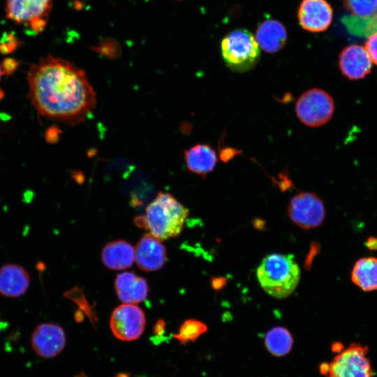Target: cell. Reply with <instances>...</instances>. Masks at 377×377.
I'll return each instance as SVG.
<instances>
[{"label":"cell","mask_w":377,"mask_h":377,"mask_svg":"<svg viewBox=\"0 0 377 377\" xmlns=\"http://www.w3.org/2000/svg\"><path fill=\"white\" fill-rule=\"evenodd\" d=\"M28 97L42 116L77 124L94 110L96 94L85 72L73 64L48 55L28 71Z\"/></svg>","instance_id":"1"},{"label":"cell","mask_w":377,"mask_h":377,"mask_svg":"<svg viewBox=\"0 0 377 377\" xmlns=\"http://www.w3.org/2000/svg\"><path fill=\"white\" fill-rule=\"evenodd\" d=\"M256 274L267 293L282 299L292 294L297 286L300 269L291 255L272 253L262 260Z\"/></svg>","instance_id":"2"},{"label":"cell","mask_w":377,"mask_h":377,"mask_svg":"<svg viewBox=\"0 0 377 377\" xmlns=\"http://www.w3.org/2000/svg\"><path fill=\"white\" fill-rule=\"evenodd\" d=\"M147 229L158 239L166 240L182 232L188 210L169 193L159 192L146 207Z\"/></svg>","instance_id":"3"},{"label":"cell","mask_w":377,"mask_h":377,"mask_svg":"<svg viewBox=\"0 0 377 377\" xmlns=\"http://www.w3.org/2000/svg\"><path fill=\"white\" fill-rule=\"evenodd\" d=\"M223 59L235 72H246L258 63L260 52L255 36L248 30L238 29L226 35L221 43Z\"/></svg>","instance_id":"4"},{"label":"cell","mask_w":377,"mask_h":377,"mask_svg":"<svg viewBox=\"0 0 377 377\" xmlns=\"http://www.w3.org/2000/svg\"><path fill=\"white\" fill-rule=\"evenodd\" d=\"M368 348L352 343L334 357L330 364L320 367L327 377H373V370L367 357Z\"/></svg>","instance_id":"5"},{"label":"cell","mask_w":377,"mask_h":377,"mask_svg":"<svg viewBox=\"0 0 377 377\" xmlns=\"http://www.w3.org/2000/svg\"><path fill=\"white\" fill-rule=\"evenodd\" d=\"M334 112V103L325 91L313 88L304 92L295 104V112L300 121L310 127L326 124Z\"/></svg>","instance_id":"6"},{"label":"cell","mask_w":377,"mask_h":377,"mask_svg":"<svg viewBox=\"0 0 377 377\" xmlns=\"http://www.w3.org/2000/svg\"><path fill=\"white\" fill-rule=\"evenodd\" d=\"M52 0H6V17L13 22L23 24L35 34L45 28Z\"/></svg>","instance_id":"7"},{"label":"cell","mask_w":377,"mask_h":377,"mask_svg":"<svg viewBox=\"0 0 377 377\" xmlns=\"http://www.w3.org/2000/svg\"><path fill=\"white\" fill-rule=\"evenodd\" d=\"M146 319L143 311L134 304H124L112 313L110 326L114 336L119 340L131 341L143 333Z\"/></svg>","instance_id":"8"},{"label":"cell","mask_w":377,"mask_h":377,"mask_svg":"<svg viewBox=\"0 0 377 377\" xmlns=\"http://www.w3.org/2000/svg\"><path fill=\"white\" fill-rule=\"evenodd\" d=\"M288 212L296 225L306 230L319 226L325 216V209L322 200L311 192L295 195L290 202Z\"/></svg>","instance_id":"9"},{"label":"cell","mask_w":377,"mask_h":377,"mask_svg":"<svg viewBox=\"0 0 377 377\" xmlns=\"http://www.w3.org/2000/svg\"><path fill=\"white\" fill-rule=\"evenodd\" d=\"M66 334L61 327L53 323H42L34 330L31 339L35 353L43 358L59 355L66 346Z\"/></svg>","instance_id":"10"},{"label":"cell","mask_w":377,"mask_h":377,"mask_svg":"<svg viewBox=\"0 0 377 377\" xmlns=\"http://www.w3.org/2000/svg\"><path fill=\"white\" fill-rule=\"evenodd\" d=\"M332 17V8L326 0H302L297 11L300 26L310 32L325 31Z\"/></svg>","instance_id":"11"},{"label":"cell","mask_w":377,"mask_h":377,"mask_svg":"<svg viewBox=\"0 0 377 377\" xmlns=\"http://www.w3.org/2000/svg\"><path fill=\"white\" fill-rule=\"evenodd\" d=\"M135 260L140 269L146 272L160 269L167 260L166 249L151 233L145 234L135 249Z\"/></svg>","instance_id":"12"},{"label":"cell","mask_w":377,"mask_h":377,"mask_svg":"<svg viewBox=\"0 0 377 377\" xmlns=\"http://www.w3.org/2000/svg\"><path fill=\"white\" fill-rule=\"evenodd\" d=\"M339 65L345 77L357 80L364 77L370 72L372 61L364 47L350 45L341 51Z\"/></svg>","instance_id":"13"},{"label":"cell","mask_w":377,"mask_h":377,"mask_svg":"<svg viewBox=\"0 0 377 377\" xmlns=\"http://www.w3.org/2000/svg\"><path fill=\"white\" fill-rule=\"evenodd\" d=\"M115 290L119 299L126 304L144 301L149 292L147 280L133 272L119 274L115 279Z\"/></svg>","instance_id":"14"},{"label":"cell","mask_w":377,"mask_h":377,"mask_svg":"<svg viewBox=\"0 0 377 377\" xmlns=\"http://www.w3.org/2000/svg\"><path fill=\"white\" fill-rule=\"evenodd\" d=\"M30 283V276L22 266L6 264L0 268V294L8 297L24 295Z\"/></svg>","instance_id":"15"},{"label":"cell","mask_w":377,"mask_h":377,"mask_svg":"<svg viewBox=\"0 0 377 377\" xmlns=\"http://www.w3.org/2000/svg\"><path fill=\"white\" fill-rule=\"evenodd\" d=\"M255 38L260 48L268 53H276L286 45L288 34L281 22L267 19L258 25Z\"/></svg>","instance_id":"16"},{"label":"cell","mask_w":377,"mask_h":377,"mask_svg":"<svg viewBox=\"0 0 377 377\" xmlns=\"http://www.w3.org/2000/svg\"><path fill=\"white\" fill-rule=\"evenodd\" d=\"M184 158L187 168L202 177L212 172L218 161L216 151L207 144H198L185 150Z\"/></svg>","instance_id":"17"},{"label":"cell","mask_w":377,"mask_h":377,"mask_svg":"<svg viewBox=\"0 0 377 377\" xmlns=\"http://www.w3.org/2000/svg\"><path fill=\"white\" fill-rule=\"evenodd\" d=\"M101 258L103 264L110 269H124L133 265L135 249L125 240L112 241L103 249Z\"/></svg>","instance_id":"18"},{"label":"cell","mask_w":377,"mask_h":377,"mask_svg":"<svg viewBox=\"0 0 377 377\" xmlns=\"http://www.w3.org/2000/svg\"><path fill=\"white\" fill-rule=\"evenodd\" d=\"M351 279L364 291L377 290V258L367 257L358 260L353 267Z\"/></svg>","instance_id":"19"},{"label":"cell","mask_w":377,"mask_h":377,"mask_svg":"<svg viewBox=\"0 0 377 377\" xmlns=\"http://www.w3.org/2000/svg\"><path fill=\"white\" fill-rule=\"evenodd\" d=\"M265 345L272 355L283 357L291 350L293 339L290 332L285 327H275L267 333Z\"/></svg>","instance_id":"20"},{"label":"cell","mask_w":377,"mask_h":377,"mask_svg":"<svg viewBox=\"0 0 377 377\" xmlns=\"http://www.w3.org/2000/svg\"><path fill=\"white\" fill-rule=\"evenodd\" d=\"M348 29L359 36H369L377 32V13L368 17L350 16L344 21Z\"/></svg>","instance_id":"21"},{"label":"cell","mask_w":377,"mask_h":377,"mask_svg":"<svg viewBox=\"0 0 377 377\" xmlns=\"http://www.w3.org/2000/svg\"><path fill=\"white\" fill-rule=\"evenodd\" d=\"M207 330V325L201 321L189 319L180 326L177 334L174 337L184 343L193 341Z\"/></svg>","instance_id":"22"},{"label":"cell","mask_w":377,"mask_h":377,"mask_svg":"<svg viewBox=\"0 0 377 377\" xmlns=\"http://www.w3.org/2000/svg\"><path fill=\"white\" fill-rule=\"evenodd\" d=\"M352 16L368 17L377 13V0H343Z\"/></svg>","instance_id":"23"},{"label":"cell","mask_w":377,"mask_h":377,"mask_svg":"<svg viewBox=\"0 0 377 377\" xmlns=\"http://www.w3.org/2000/svg\"><path fill=\"white\" fill-rule=\"evenodd\" d=\"M364 47L372 62L377 64V32L369 36Z\"/></svg>","instance_id":"24"},{"label":"cell","mask_w":377,"mask_h":377,"mask_svg":"<svg viewBox=\"0 0 377 377\" xmlns=\"http://www.w3.org/2000/svg\"><path fill=\"white\" fill-rule=\"evenodd\" d=\"M6 38L7 40H5L0 45V51L2 53L7 54L16 48L17 41L12 35H6Z\"/></svg>","instance_id":"25"},{"label":"cell","mask_w":377,"mask_h":377,"mask_svg":"<svg viewBox=\"0 0 377 377\" xmlns=\"http://www.w3.org/2000/svg\"><path fill=\"white\" fill-rule=\"evenodd\" d=\"M1 67L3 74L10 75L16 70L17 62L13 59L7 58L3 61Z\"/></svg>","instance_id":"26"},{"label":"cell","mask_w":377,"mask_h":377,"mask_svg":"<svg viewBox=\"0 0 377 377\" xmlns=\"http://www.w3.org/2000/svg\"><path fill=\"white\" fill-rule=\"evenodd\" d=\"M57 128H50L46 131L45 139L49 142H54L57 139L58 134L57 133Z\"/></svg>","instance_id":"27"},{"label":"cell","mask_w":377,"mask_h":377,"mask_svg":"<svg viewBox=\"0 0 377 377\" xmlns=\"http://www.w3.org/2000/svg\"><path fill=\"white\" fill-rule=\"evenodd\" d=\"M226 283V279L223 278H216L212 281V287L215 289H220Z\"/></svg>","instance_id":"28"},{"label":"cell","mask_w":377,"mask_h":377,"mask_svg":"<svg viewBox=\"0 0 377 377\" xmlns=\"http://www.w3.org/2000/svg\"><path fill=\"white\" fill-rule=\"evenodd\" d=\"M134 221L138 227L141 228H144V229H147V224L145 219V216L137 217L135 219Z\"/></svg>","instance_id":"29"},{"label":"cell","mask_w":377,"mask_h":377,"mask_svg":"<svg viewBox=\"0 0 377 377\" xmlns=\"http://www.w3.org/2000/svg\"><path fill=\"white\" fill-rule=\"evenodd\" d=\"M368 246L372 249H377V239L371 238L368 241Z\"/></svg>","instance_id":"30"},{"label":"cell","mask_w":377,"mask_h":377,"mask_svg":"<svg viewBox=\"0 0 377 377\" xmlns=\"http://www.w3.org/2000/svg\"><path fill=\"white\" fill-rule=\"evenodd\" d=\"M2 75H3V73L1 64H0V80H1V77Z\"/></svg>","instance_id":"31"},{"label":"cell","mask_w":377,"mask_h":377,"mask_svg":"<svg viewBox=\"0 0 377 377\" xmlns=\"http://www.w3.org/2000/svg\"><path fill=\"white\" fill-rule=\"evenodd\" d=\"M3 93L1 90H0V100L3 98Z\"/></svg>","instance_id":"32"}]
</instances>
